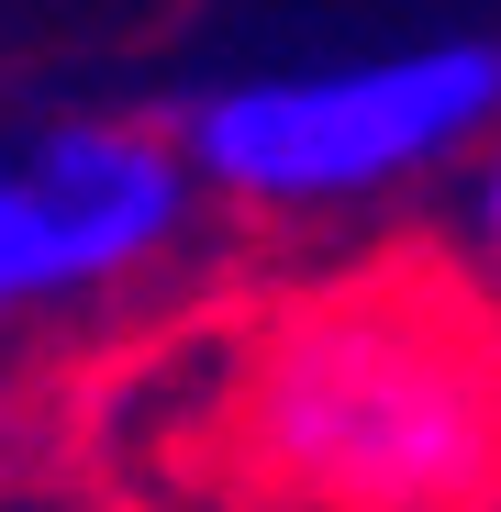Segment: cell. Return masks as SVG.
Here are the masks:
<instances>
[{"label":"cell","mask_w":501,"mask_h":512,"mask_svg":"<svg viewBox=\"0 0 501 512\" xmlns=\"http://www.w3.org/2000/svg\"><path fill=\"white\" fill-rule=\"evenodd\" d=\"M479 268L501 279V156H490V179H479Z\"/></svg>","instance_id":"cell-4"},{"label":"cell","mask_w":501,"mask_h":512,"mask_svg":"<svg viewBox=\"0 0 501 512\" xmlns=\"http://www.w3.org/2000/svg\"><path fill=\"white\" fill-rule=\"evenodd\" d=\"M201 167L156 123H56L0 156V312H45L156 268L190 223Z\"/></svg>","instance_id":"cell-3"},{"label":"cell","mask_w":501,"mask_h":512,"mask_svg":"<svg viewBox=\"0 0 501 512\" xmlns=\"http://www.w3.org/2000/svg\"><path fill=\"white\" fill-rule=\"evenodd\" d=\"M212 468L301 512H501V312L446 268H357L257 312Z\"/></svg>","instance_id":"cell-1"},{"label":"cell","mask_w":501,"mask_h":512,"mask_svg":"<svg viewBox=\"0 0 501 512\" xmlns=\"http://www.w3.org/2000/svg\"><path fill=\"white\" fill-rule=\"evenodd\" d=\"M490 112H501V45L446 34V45H390L346 67L234 78V90L179 112V145L201 167V190L312 212V201H357V190H390L412 167L457 156Z\"/></svg>","instance_id":"cell-2"}]
</instances>
